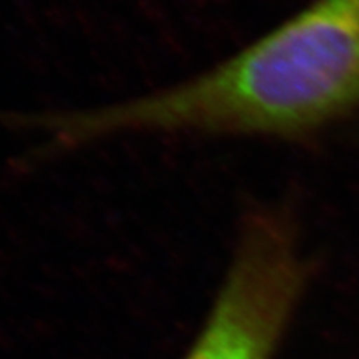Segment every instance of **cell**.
Instances as JSON below:
<instances>
[{
	"label": "cell",
	"instance_id": "1",
	"mask_svg": "<svg viewBox=\"0 0 359 359\" xmlns=\"http://www.w3.org/2000/svg\"><path fill=\"white\" fill-rule=\"evenodd\" d=\"M359 112V0H314L229 59L178 84L63 111L75 149L123 133L299 138Z\"/></svg>",
	"mask_w": 359,
	"mask_h": 359
},
{
	"label": "cell",
	"instance_id": "2",
	"mask_svg": "<svg viewBox=\"0 0 359 359\" xmlns=\"http://www.w3.org/2000/svg\"><path fill=\"white\" fill-rule=\"evenodd\" d=\"M306 283L287 223L261 211L243 224L228 274L183 359H271Z\"/></svg>",
	"mask_w": 359,
	"mask_h": 359
}]
</instances>
